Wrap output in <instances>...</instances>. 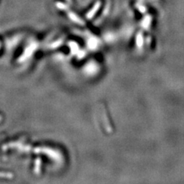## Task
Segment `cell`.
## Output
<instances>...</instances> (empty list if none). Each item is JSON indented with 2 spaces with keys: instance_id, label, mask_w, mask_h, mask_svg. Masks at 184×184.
<instances>
[{
  "instance_id": "cell-1",
  "label": "cell",
  "mask_w": 184,
  "mask_h": 184,
  "mask_svg": "<svg viewBox=\"0 0 184 184\" xmlns=\"http://www.w3.org/2000/svg\"><path fill=\"white\" fill-rule=\"evenodd\" d=\"M143 42H144V39H143V36L142 34L139 33L137 36V46L138 48H141L143 46Z\"/></svg>"
},
{
  "instance_id": "cell-2",
  "label": "cell",
  "mask_w": 184,
  "mask_h": 184,
  "mask_svg": "<svg viewBox=\"0 0 184 184\" xmlns=\"http://www.w3.org/2000/svg\"><path fill=\"white\" fill-rule=\"evenodd\" d=\"M2 120V117H1V116H0V120Z\"/></svg>"
}]
</instances>
